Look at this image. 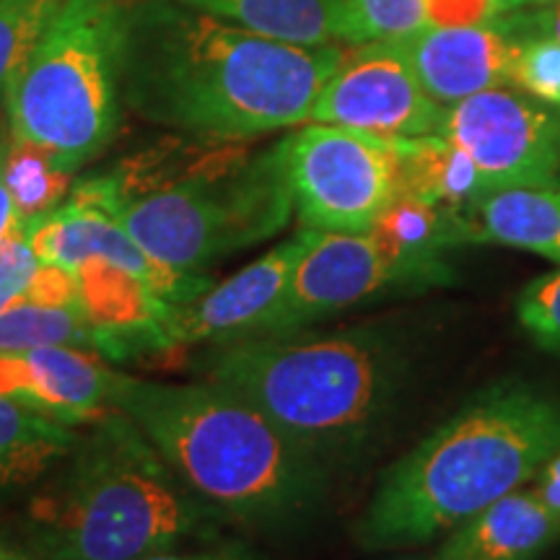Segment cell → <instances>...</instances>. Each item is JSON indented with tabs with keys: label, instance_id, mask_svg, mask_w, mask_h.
I'll use <instances>...</instances> for the list:
<instances>
[{
	"label": "cell",
	"instance_id": "obj_29",
	"mask_svg": "<svg viewBox=\"0 0 560 560\" xmlns=\"http://www.w3.org/2000/svg\"><path fill=\"white\" fill-rule=\"evenodd\" d=\"M9 149H11V136L0 138V244H3L9 236L21 226V213L16 208V200H13L11 185H9Z\"/></svg>",
	"mask_w": 560,
	"mask_h": 560
},
{
	"label": "cell",
	"instance_id": "obj_17",
	"mask_svg": "<svg viewBox=\"0 0 560 560\" xmlns=\"http://www.w3.org/2000/svg\"><path fill=\"white\" fill-rule=\"evenodd\" d=\"M369 234H374L392 255L431 278L433 285L454 283V270L444 260L446 252L480 244L470 215L462 210L436 206L410 195H397Z\"/></svg>",
	"mask_w": 560,
	"mask_h": 560
},
{
	"label": "cell",
	"instance_id": "obj_31",
	"mask_svg": "<svg viewBox=\"0 0 560 560\" xmlns=\"http://www.w3.org/2000/svg\"><path fill=\"white\" fill-rule=\"evenodd\" d=\"M520 13L522 24L527 26L529 32L548 34V37L560 42V0L556 3H540V5H524Z\"/></svg>",
	"mask_w": 560,
	"mask_h": 560
},
{
	"label": "cell",
	"instance_id": "obj_4",
	"mask_svg": "<svg viewBox=\"0 0 560 560\" xmlns=\"http://www.w3.org/2000/svg\"><path fill=\"white\" fill-rule=\"evenodd\" d=\"M221 522L136 420L112 408L26 495L16 537L37 560H140L213 537Z\"/></svg>",
	"mask_w": 560,
	"mask_h": 560
},
{
	"label": "cell",
	"instance_id": "obj_3",
	"mask_svg": "<svg viewBox=\"0 0 560 560\" xmlns=\"http://www.w3.org/2000/svg\"><path fill=\"white\" fill-rule=\"evenodd\" d=\"M558 452L560 400L520 380L490 384L382 475L355 542H429L537 478Z\"/></svg>",
	"mask_w": 560,
	"mask_h": 560
},
{
	"label": "cell",
	"instance_id": "obj_16",
	"mask_svg": "<svg viewBox=\"0 0 560 560\" xmlns=\"http://www.w3.org/2000/svg\"><path fill=\"white\" fill-rule=\"evenodd\" d=\"M560 540V511L514 490L462 522L433 560H535Z\"/></svg>",
	"mask_w": 560,
	"mask_h": 560
},
{
	"label": "cell",
	"instance_id": "obj_10",
	"mask_svg": "<svg viewBox=\"0 0 560 560\" xmlns=\"http://www.w3.org/2000/svg\"><path fill=\"white\" fill-rule=\"evenodd\" d=\"M446 107L420 83L402 39L346 45L322 86L310 122L338 125L380 138L439 136Z\"/></svg>",
	"mask_w": 560,
	"mask_h": 560
},
{
	"label": "cell",
	"instance_id": "obj_14",
	"mask_svg": "<svg viewBox=\"0 0 560 560\" xmlns=\"http://www.w3.org/2000/svg\"><path fill=\"white\" fill-rule=\"evenodd\" d=\"M115 371L102 355L81 348H26L0 353V397L79 429L115 408Z\"/></svg>",
	"mask_w": 560,
	"mask_h": 560
},
{
	"label": "cell",
	"instance_id": "obj_2",
	"mask_svg": "<svg viewBox=\"0 0 560 560\" xmlns=\"http://www.w3.org/2000/svg\"><path fill=\"white\" fill-rule=\"evenodd\" d=\"M112 405L136 420L182 486L223 522L289 529L327 499L332 467L229 387L122 374Z\"/></svg>",
	"mask_w": 560,
	"mask_h": 560
},
{
	"label": "cell",
	"instance_id": "obj_23",
	"mask_svg": "<svg viewBox=\"0 0 560 560\" xmlns=\"http://www.w3.org/2000/svg\"><path fill=\"white\" fill-rule=\"evenodd\" d=\"M338 45L405 39L433 30L431 0H332Z\"/></svg>",
	"mask_w": 560,
	"mask_h": 560
},
{
	"label": "cell",
	"instance_id": "obj_20",
	"mask_svg": "<svg viewBox=\"0 0 560 560\" xmlns=\"http://www.w3.org/2000/svg\"><path fill=\"white\" fill-rule=\"evenodd\" d=\"M467 215L480 244H506L560 262V185L490 190Z\"/></svg>",
	"mask_w": 560,
	"mask_h": 560
},
{
	"label": "cell",
	"instance_id": "obj_33",
	"mask_svg": "<svg viewBox=\"0 0 560 560\" xmlns=\"http://www.w3.org/2000/svg\"><path fill=\"white\" fill-rule=\"evenodd\" d=\"M0 560H37L32 550L11 532L0 529Z\"/></svg>",
	"mask_w": 560,
	"mask_h": 560
},
{
	"label": "cell",
	"instance_id": "obj_13",
	"mask_svg": "<svg viewBox=\"0 0 560 560\" xmlns=\"http://www.w3.org/2000/svg\"><path fill=\"white\" fill-rule=\"evenodd\" d=\"M310 240L312 229L301 226L296 236L280 242L236 276L213 283L192 301L174 304L166 322L170 348L223 346L262 335Z\"/></svg>",
	"mask_w": 560,
	"mask_h": 560
},
{
	"label": "cell",
	"instance_id": "obj_12",
	"mask_svg": "<svg viewBox=\"0 0 560 560\" xmlns=\"http://www.w3.org/2000/svg\"><path fill=\"white\" fill-rule=\"evenodd\" d=\"M24 226L42 265L68 270L70 276L86 260H104L138 278L170 304H185L213 285L208 276H177L159 268L89 179L79 182L50 213L24 219Z\"/></svg>",
	"mask_w": 560,
	"mask_h": 560
},
{
	"label": "cell",
	"instance_id": "obj_34",
	"mask_svg": "<svg viewBox=\"0 0 560 560\" xmlns=\"http://www.w3.org/2000/svg\"><path fill=\"white\" fill-rule=\"evenodd\" d=\"M540 3H556V0H535V5H540Z\"/></svg>",
	"mask_w": 560,
	"mask_h": 560
},
{
	"label": "cell",
	"instance_id": "obj_7",
	"mask_svg": "<svg viewBox=\"0 0 560 560\" xmlns=\"http://www.w3.org/2000/svg\"><path fill=\"white\" fill-rule=\"evenodd\" d=\"M132 0H66L3 91L9 136L73 174L117 138Z\"/></svg>",
	"mask_w": 560,
	"mask_h": 560
},
{
	"label": "cell",
	"instance_id": "obj_18",
	"mask_svg": "<svg viewBox=\"0 0 560 560\" xmlns=\"http://www.w3.org/2000/svg\"><path fill=\"white\" fill-rule=\"evenodd\" d=\"M389 140L395 151L397 195H410L467 213L488 192L478 164L450 138L418 136Z\"/></svg>",
	"mask_w": 560,
	"mask_h": 560
},
{
	"label": "cell",
	"instance_id": "obj_6",
	"mask_svg": "<svg viewBox=\"0 0 560 560\" xmlns=\"http://www.w3.org/2000/svg\"><path fill=\"white\" fill-rule=\"evenodd\" d=\"M89 182L138 247L177 276H202L221 257L270 240L293 213L280 143L247 153L195 140L145 151Z\"/></svg>",
	"mask_w": 560,
	"mask_h": 560
},
{
	"label": "cell",
	"instance_id": "obj_25",
	"mask_svg": "<svg viewBox=\"0 0 560 560\" xmlns=\"http://www.w3.org/2000/svg\"><path fill=\"white\" fill-rule=\"evenodd\" d=\"M66 0H0V102L5 83Z\"/></svg>",
	"mask_w": 560,
	"mask_h": 560
},
{
	"label": "cell",
	"instance_id": "obj_30",
	"mask_svg": "<svg viewBox=\"0 0 560 560\" xmlns=\"http://www.w3.org/2000/svg\"><path fill=\"white\" fill-rule=\"evenodd\" d=\"M140 560H270L260 552L244 548V545H219V548H200V550H179L170 548L153 552Z\"/></svg>",
	"mask_w": 560,
	"mask_h": 560
},
{
	"label": "cell",
	"instance_id": "obj_5",
	"mask_svg": "<svg viewBox=\"0 0 560 560\" xmlns=\"http://www.w3.org/2000/svg\"><path fill=\"white\" fill-rule=\"evenodd\" d=\"M200 380L229 387L325 462H353L395 418L410 382V353L384 327L255 335L213 346Z\"/></svg>",
	"mask_w": 560,
	"mask_h": 560
},
{
	"label": "cell",
	"instance_id": "obj_8",
	"mask_svg": "<svg viewBox=\"0 0 560 560\" xmlns=\"http://www.w3.org/2000/svg\"><path fill=\"white\" fill-rule=\"evenodd\" d=\"M280 145L301 226L369 234L397 195L389 138L310 122Z\"/></svg>",
	"mask_w": 560,
	"mask_h": 560
},
{
	"label": "cell",
	"instance_id": "obj_15",
	"mask_svg": "<svg viewBox=\"0 0 560 560\" xmlns=\"http://www.w3.org/2000/svg\"><path fill=\"white\" fill-rule=\"evenodd\" d=\"M527 30L516 11L467 26H439L402 45L431 100L444 107L480 91L511 86L514 60Z\"/></svg>",
	"mask_w": 560,
	"mask_h": 560
},
{
	"label": "cell",
	"instance_id": "obj_26",
	"mask_svg": "<svg viewBox=\"0 0 560 560\" xmlns=\"http://www.w3.org/2000/svg\"><path fill=\"white\" fill-rule=\"evenodd\" d=\"M511 86L535 96L537 102L548 104V107L560 109V42L548 37V34L527 30L520 45V55L514 60Z\"/></svg>",
	"mask_w": 560,
	"mask_h": 560
},
{
	"label": "cell",
	"instance_id": "obj_9",
	"mask_svg": "<svg viewBox=\"0 0 560 560\" xmlns=\"http://www.w3.org/2000/svg\"><path fill=\"white\" fill-rule=\"evenodd\" d=\"M439 136L470 153L488 192L560 185V109L520 89H488L450 104Z\"/></svg>",
	"mask_w": 560,
	"mask_h": 560
},
{
	"label": "cell",
	"instance_id": "obj_21",
	"mask_svg": "<svg viewBox=\"0 0 560 560\" xmlns=\"http://www.w3.org/2000/svg\"><path fill=\"white\" fill-rule=\"evenodd\" d=\"M242 30L293 45H338L332 0H177Z\"/></svg>",
	"mask_w": 560,
	"mask_h": 560
},
{
	"label": "cell",
	"instance_id": "obj_32",
	"mask_svg": "<svg viewBox=\"0 0 560 560\" xmlns=\"http://www.w3.org/2000/svg\"><path fill=\"white\" fill-rule=\"evenodd\" d=\"M535 493L540 495L550 509L560 511V452L542 467L540 486L535 488Z\"/></svg>",
	"mask_w": 560,
	"mask_h": 560
},
{
	"label": "cell",
	"instance_id": "obj_1",
	"mask_svg": "<svg viewBox=\"0 0 560 560\" xmlns=\"http://www.w3.org/2000/svg\"><path fill=\"white\" fill-rule=\"evenodd\" d=\"M346 45H293L177 0H132L122 37V104L208 143H244L306 125Z\"/></svg>",
	"mask_w": 560,
	"mask_h": 560
},
{
	"label": "cell",
	"instance_id": "obj_28",
	"mask_svg": "<svg viewBox=\"0 0 560 560\" xmlns=\"http://www.w3.org/2000/svg\"><path fill=\"white\" fill-rule=\"evenodd\" d=\"M42 268L45 265L34 252L30 231L21 221V226L0 244V312L9 310L30 293Z\"/></svg>",
	"mask_w": 560,
	"mask_h": 560
},
{
	"label": "cell",
	"instance_id": "obj_19",
	"mask_svg": "<svg viewBox=\"0 0 560 560\" xmlns=\"http://www.w3.org/2000/svg\"><path fill=\"white\" fill-rule=\"evenodd\" d=\"M79 429L0 397V506L30 495L73 450Z\"/></svg>",
	"mask_w": 560,
	"mask_h": 560
},
{
	"label": "cell",
	"instance_id": "obj_11",
	"mask_svg": "<svg viewBox=\"0 0 560 560\" xmlns=\"http://www.w3.org/2000/svg\"><path fill=\"white\" fill-rule=\"evenodd\" d=\"M425 285H433L431 278L392 255L374 234L312 229V240L262 335L301 332L382 293Z\"/></svg>",
	"mask_w": 560,
	"mask_h": 560
},
{
	"label": "cell",
	"instance_id": "obj_24",
	"mask_svg": "<svg viewBox=\"0 0 560 560\" xmlns=\"http://www.w3.org/2000/svg\"><path fill=\"white\" fill-rule=\"evenodd\" d=\"M5 172H9V185L21 219L50 213L68 198L70 174L60 172L42 151L16 143L13 138Z\"/></svg>",
	"mask_w": 560,
	"mask_h": 560
},
{
	"label": "cell",
	"instance_id": "obj_27",
	"mask_svg": "<svg viewBox=\"0 0 560 560\" xmlns=\"http://www.w3.org/2000/svg\"><path fill=\"white\" fill-rule=\"evenodd\" d=\"M516 317L537 346L560 355V270L532 280L516 301Z\"/></svg>",
	"mask_w": 560,
	"mask_h": 560
},
{
	"label": "cell",
	"instance_id": "obj_22",
	"mask_svg": "<svg viewBox=\"0 0 560 560\" xmlns=\"http://www.w3.org/2000/svg\"><path fill=\"white\" fill-rule=\"evenodd\" d=\"M45 346L81 348L96 355H102L104 350L100 332L89 322L79 301L47 304V301L21 299L0 312V353Z\"/></svg>",
	"mask_w": 560,
	"mask_h": 560
}]
</instances>
